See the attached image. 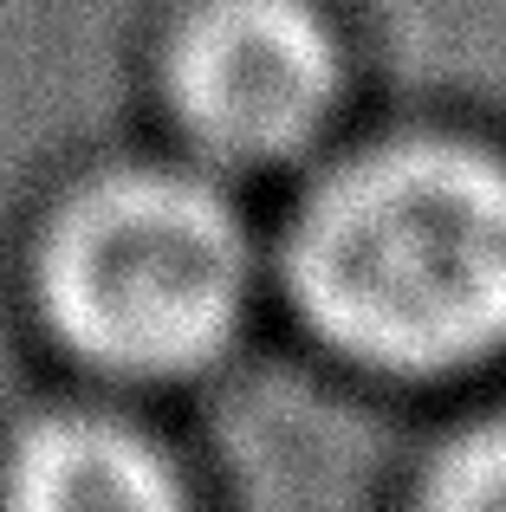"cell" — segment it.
<instances>
[{
  "mask_svg": "<svg viewBox=\"0 0 506 512\" xmlns=\"http://www.w3.org/2000/svg\"><path fill=\"white\" fill-rule=\"evenodd\" d=\"M286 273L318 338L370 370L442 376L506 344V163L403 137L305 195Z\"/></svg>",
  "mask_w": 506,
  "mask_h": 512,
  "instance_id": "6da1fadb",
  "label": "cell"
},
{
  "mask_svg": "<svg viewBox=\"0 0 506 512\" xmlns=\"http://www.w3.org/2000/svg\"><path fill=\"white\" fill-rule=\"evenodd\" d=\"M7 500L39 512H137L176 506L182 480L150 435L111 415H46L7 454Z\"/></svg>",
  "mask_w": 506,
  "mask_h": 512,
  "instance_id": "277c9868",
  "label": "cell"
},
{
  "mask_svg": "<svg viewBox=\"0 0 506 512\" xmlns=\"http://www.w3.org/2000/svg\"><path fill=\"white\" fill-rule=\"evenodd\" d=\"M247 227L189 169H111L85 182L39 240L52 331L111 376H189L247 312Z\"/></svg>",
  "mask_w": 506,
  "mask_h": 512,
  "instance_id": "7a4b0ae2",
  "label": "cell"
},
{
  "mask_svg": "<svg viewBox=\"0 0 506 512\" xmlns=\"http://www.w3.org/2000/svg\"><path fill=\"white\" fill-rule=\"evenodd\" d=\"M429 500L455 512H506V415L474 422L435 454Z\"/></svg>",
  "mask_w": 506,
  "mask_h": 512,
  "instance_id": "5b68a950",
  "label": "cell"
},
{
  "mask_svg": "<svg viewBox=\"0 0 506 512\" xmlns=\"http://www.w3.org/2000/svg\"><path fill=\"white\" fill-rule=\"evenodd\" d=\"M338 39L312 0H195L163 91L195 150L241 169L299 156L338 104Z\"/></svg>",
  "mask_w": 506,
  "mask_h": 512,
  "instance_id": "3957f363",
  "label": "cell"
}]
</instances>
